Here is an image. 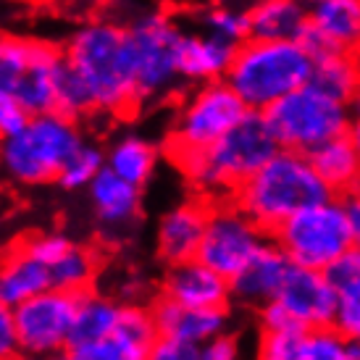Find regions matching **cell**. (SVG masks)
Returning a JSON list of instances; mask_svg holds the SVG:
<instances>
[{"label":"cell","instance_id":"d4e9b609","mask_svg":"<svg viewBox=\"0 0 360 360\" xmlns=\"http://www.w3.org/2000/svg\"><path fill=\"white\" fill-rule=\"evenodd\" d=\"M326 276L337 292L334 323L345 337L360 334V250L352 245L326 269Z\"/></svg>","mask_w":360,"mask_h":360},{"label":"cell","instance_id":"52a82bcc","mask_svg":"<svg viewBox=\"0 0 360 360\" xmlns=\"http://www.w3.org/2000/svg\"><path fill=\"white\" fill-rule=\"evenodd\" d=\"M184 30L166 11L142 13L127 24L131 66L140 103H153L179 90V45Z\"/></svg>","mask_w":360,"mask_h":360},{"label":"cell","instance_id":"30bf717a","mask_svg":"<svg viewBox=\"0 0 360 360\" xmlns=\"http://www.w3.org/2000/svg\"><path fill=\"white\" fill-rule=\"evenodd\" d=\"M248 110L250 108L242 103L237 92L231 90V84L226 79L198 84L181 101L176 116L171 121L169 140H166L169 158L210 148L226 131L234 129L245 119Z\"/></svg>","mask_w":360,"mask_h":360},{"label":"cell","instance_id":"4316f807","mask_svg":"<svg viewBox=\"0 0 360 360\" xmlns=\"http://www.w3.org/2000/svg\"><path fill=\"white\" fill-rule=\"evenodd\" d=\"M310 84L337 101L350 103L360 87V53L326 51L316 56Z\"/></svg>","mask_w":360,"mask_h":360},{"label":"cell","instance_id":"3957f363","mask_svg":"<svg viewBox=\"0 0 360 360\" xmlns=\"http://www.w3.org/2000/svg\"><path fill=\"white\" fill-rule=\"evenodd\" d=\"M326 198H331V190L319 176L310 155L287 148H279L231 192V200L266 231H274L297 210Z\"/></svg>","mask_w":360,"mask_h":360},{"label":"cell","instance_id":"7402d4cb","mask_svg":"<svg viewBox=\"0 0 360 360\" xmlns=\"http://www.w3.org/2000/svg\"><path fill=\"white\" fill-rule=\"evenodd\" d=\"M87 195H90L92 210H95L98 221L110 226V229L129 226L131 221L140 216L142 187L121 179L119 174H113L108 166L90 181Z\"/></svg>","mask_w":360,"mask_h":360},{"label":"cell","instance_id":"7a4b0ae2","mask_svg":"<svg viewBox=\"0 0 360 360\" xmlns=\"http://www.w3.org/2000/svg\"><path fill=\"white\" fill-rule=\"evenodd\" d=\"M276 150L279 142L263 110H248L245 119L210 148L176 155L171 160L195 190L210 198H231V192L248 176H252Z\"/></svg>","mask_w":360,"mask_h":360},{"label":"cell","instance_id":"8fae6325","mask_svg":"<svg viewBox=\"0 0 360 360\" xmlns=\"http://www.w3.org/2000/svg\"><path fill=\"white\" fill-rule=\"evenodd\" d=\"M269 242L271 231L263 229L258 221H252L229 198L219 205H210L208 226L202 234L198 258L231 281Z\"/></svg>","mask_w":360,"mask_h":360},{"label":"cell","instance_id":"d590c367","mask_svg":"<svg viewBox=\"0 0 360 360\" xmlns=\"http://www.w3.org/2000/svg\"><path fill=\"white\" fill-rule=\"evenodd\" d=\"M19 355V337H16V313L8 302L0 300V360Z\"/></svg>","mask_w":360,"mask_h":360},{"label":"cell","instance_id":"83f0119b","mask_svg":"<svg viewBox=\"0 0 360 360\" xmlns=\"http://www.w3.org/2000/svg\"><path fill=\"white\" fill-rule=\"evenodd\" d=\"M158 158V148L140 134H124L105 150V166L137 187H145L153 179Z\"/></svg>","mask_w":360,"mask_h":360},{"label":"cell","instance_id":"277c9868","mask_svg":"<svg viewBox=\"0 0 360 360\" xmlns=\"http://www.w3.org/2000/svg\"><path fill=\"white\" fill-rule=\"evenodd\" d=\"M316 56L300 40L248 37L237 45L226 82L250 110H266L308 84Z\"/></svg>","mask_w":360,"mask_h":360},{"label":"cell","instance_id":"8d00e7d4","mask_svg":"<svg viewBox=\"0 0 360 360\" xmlns=\"http://www.w3.org/2000/svg\"><path fill=\"white\" fill-rule=\"evenodd\" d=\"M153 360H200V347L187 345V342L171 340V337H158L155 347L150 352Z\"/></svg>","mask_w":360,"mask_h":360},{"label":"cell","instance_id":"9a60e30c","mask_svg":"<svg viewBox=\"0 0 360 360\" xmlns=\"http://www.w3.org/2000/svg\"><path fill=\"white\" fill-rule=\"evenodd\" d=\"M160 295L192 308H229L231 281L200 258L171 263L160 281Z\"/></svg>","mask_w":360,"mask_h":360},{"label":"cell","instance_id":"7c38bea8","mask_svg":"<svg viewBox=\"0 0 360 360\" xmlns=\"http://www.w3.org/2000/svg\"><path fill=\"white\" fill-rule=\"evenodd\" d=\"M79 300L82 292L51 287L16 305L13 313H16L19 355H27V358L66 355Z\"/></svg>","mask_w":360,"mask_h":360},{"label":"cell","instance_id":"7bdbcfd3","mask_svg":"<svg viewBox=\"0 0 360 360\" xmlns=\"http://www.w3.org/2000/svg\"><path fill=\"white\" fill-rule=\"evenodd\" d=\"M219 3H221V0H219ZM224 3H231V0H224Z\"/></svg>","mask_w":360,"mask_h":360},{"label":"cell","instance_id":"f6af8a7d","mask_svg":"<svg viewBox=\"0 0 360 360\" xmlns=\"http://www.w3.org/2000/svg\"><path fill=\"white\" fill-rule=\"evenodd\" d=\"M305 3H310V0H305Z\"/></svg>","mask_w":360,"mask_h":360},{"label":"cell","instance_id":"e0dca14e","mask_svg":"<svg viewBox=\"0 0 360 360\" xmlns=\"http://www.w3.org/2000/svg\"><path fill=\"white\" fill-rule=\"evenodd\" d=\"M292 260L271 240L245 269L231 279V300L245 308H263L266 302L279 297L281 287L287 281Z\"/></svg>","mask_w":360,"mask_h":360},{"label":"cell","instance_id":"60d3db41","mask_svg":"<svg viewBox=\"0 0 360 360\" xmlns=\"http://www.w3.org/2000/svg\"><path fill=\"white\" fill-rule=\"evenodd\" d=\"M350 108H352V113H360V87H358V92H355V98L350 101Z\"/></svg>","mask_w":360,"mask_h":360},{"label":"cell","instance_id":"ee69618b","mask_svg":"<svg viewBox=\"0 0 360 360\" xmlns=\"http://www.w3.org/2000/svg\"><path fill=\"white\" fill-rule=\"evenodd\" d=\"M355 340H358V342H360V334H358V337H355Z\"/></svg>","mask_w":360,"mask_h":360},{"label":"cell","instance_id":"f1b7e54d","mask_svg":"<svg viewBox=\"0 0 360 360\" xmlns=\"http://www.w3.org/2000/svg\"><path fill=\"white\" fill-rule=\"evenodd\" d=\"M95 274H98V258L90 248H84L79 242H74L51 266L53 287H58V290L87 292Z\"/></svg>","mask_w":360,"mask_h":360},{"label":"cell","instance_id":"cb8c5ba5","mask_svg":"<svg viewBox=\"0 0 360 360\" xmlns=\"http://www.w3.org/2000/svg\"><path fill=\"white\" fill-rule=\"evenodd\" d=\"M250 37L260 40H300L308 24L305 0H252L248 6Z\"/></svg>","mask_w":360,"mask_h":360},{"label":"cell","instance_id":"ffe728a7","mask_svg":"<svg viewBox=\"0 0 360 360\" xmlns=\"http://www.w3.org/2000/svg\"><path fill=\"white\" fill-rule=\"evenodd\" d=\"M121 308L124 302H116L113 297H103L95 295L92 290L82 292L79 308H77V319H74V329L69 337V347L63 358L71 360H87L90 352L105 342L119 326Z\"/></svg>","mask_w":360,"mask_h":360},{"label":"cell","instance_id":"4fadbf2b","mask_svg":"<svg viewBox=\"0 0 360 360\" xmlns=\"http://www.w3.org/2000/svg\"><path fill=\"white\" fill-rule=\"evenodd\" d=\"M300 42L313 56L326 51L360 53V0H310Z\"/></svg>","mask_w":360,"mask_h":360},{"label":"cell","instance_id":"6da1fadb","mask_svg":"<svg viewBox=\"0 0 360 360\" xmlns=\"http://www.w3.org/2000/svg\"><path fill=\"white\" fill-rule=\"evenodd\" d=\"M63 56L92 95L95 113H129L140 105L127 27L87 21L66 40Z\"/></svg>","mask_w":360,"mask_h":360},{"label":"cell","instance_id":"b9f144b4","mask_svg":"<svg viewBox=\"0 0 360 360\" xmlns=\"http://www.w3.org/2000/svg\"><path fill=\"white\" fill-rule=\"evenodd\" d=\"M0 3H27V0H0Z\"/></svg>","mask_w":360,"mask_h":360},{"label":"cell","instance_id":"8992f818","mask_svg":"<svg viewBox=\"0 0 360 360\" xmlns=\"http://www.w3.org/2000/svg\"><path fill=\"white\" fill-rule=\"evenodd\" d=\"M263 116L279 148L310 155L323 142L347 134L352 108L350 103L337 101L308 82L263 110Z\"/></svg>","mask_w":360,"mask_h":360},{"label":"cell","instance_id":"ba28073f","mask_svg":"<svg viewBox=\"0 0 360 360\" xmlns=\"http://www.w3.org/2000/svg\"><path fill=\"white\" fill-rule=\"evenodd\" d=\"M63 66L66 56L58 45L8 32L0 34V87L13 92L30 113L56 110Z\"/></svg>","mask_w":360,"mask_h":360},{"label":"cell","instance_id":"5b68a950","mask_svg":"<svg viewBox=\"0 0 360 360\" xmlns=\"http://www.w3.org/2000/svg\"><path fill=\"white\" fill-rule=\"evenodd\" d=\"M82 140L77 119L60 110L32 113L16 134L0 140V179L21 187L51 184Z\"/></svg>","mask_w":360,"mask_h":360},{"label":"cell","instance_id":"603a6c76","mask_svg":"<svg viewBox=\"0 0 360 360\" xmlns=\"http://www.w3.org/2000/svg\"><path fill=\"white\" fill-rule=\"evenodd\" d=\"M51 287V269L37 255H32L24 248V242L0 258V300L8 302L11 308H16L24 300H30Z\"/></svg>","mask_w":360,"mask_h":360},{"label":"cell","instance_id":"2e32d148","mask_svg":"<svg viewBox=\"0 0 360 360\" xmlns=\"http://www.w3.org/2000/svg\"><path fill=\"white\" fill-rule=\"evenodd\" d=\"M210 205L202 200H184L169 208L158 221L155 229V248L163 263H181L198 258L202 234L208 226Z\"/></svg>","mask_w":360,"mask_h":360},{"label":"cell","instance_id":"f35d334b","mask_svg":"<svg viewBox=\"0 0 360 360\" xmlns=\"http://www.w3.org/2000/svg\"><path fill=\"white\" fill-rule=\"evenodd\" d=\"M342 205H345V213H347L352 245L360 250V187L358 190L347 192V195H342Z\"/></svg>","mask_w":360,"mask_h":360},{"label":"cell","instance_id":"4dcf8cb0","mask_svg":"<svg viewBox=\"0 0 360 360\" xmlns=\"http://www.w3.org/2000/svg\"><path fill=\"white\" fill-rule=\"evenodd\" d=\"M105 169V150L101 145H92V142L82 140L74 153H71L63 169H60L56 184H60L63 190H87L90 181Z\"/></svg>","mask_w":360,"mask_h":360},{"label":"cell","instance_id":"d6986e66","mask_svg":"<svg viewBox=\"0 0 360 360\" xmlns=\"http://www.w3.org/2000/svg\"><path fill=\"white\" fill-rule=\"evenodd\" d=\"M158 337L160 331L155 326L153 310L127 302L121 308L119 326L113 329L108 340L101 342L90 352L87 360H145L150 358Z\"/></svg>","mask_w":360,"mask_h":360},{"label":"cell","instance_id":"d6a6232c","mask_svg":"<svg viewBox=\"0 0 360 360\" xmlns=\"http://www.w3.org/2000/svg\"><path fill=\"white\" fill-rule=\"evenodd\" d=\"M350 337H345L337 326H316L302 337L300 360H347Z\"/></svg>","mask_w":360,"mask_h":360},{"label":"cell","instance_id":"1f68e13d","mask_svg":"<svg viewBox=\"0 0 360 360\" xmlns=\"http://www.w3.org/2000/svg\"><path fill=\"white\" fill-rule=\"evenodd\" d=\"M305 331H308V326H302L300 321H290V323L274 326V329H260L258 358H263V360H300Z\"/></svg>","mask_w":360,"mask_h":360},{"label":"cell","instance_id":"836d02e7","mask_svg":"<svg viewBox=\"0 0 360 360\" xmlns=\"http://www.w3.org/2000/svg\"><path fill=\"white\" fill-rule=\"evenodd\" d=\"M56 110H60L63 116L69 119H84L95 113V103H92V95L87 92L84 82L69 69V63L63 66L58 77V98H56Z\"/></svg>","mask_w":360,"mask_h":360},{"label":"cell","instance_id":"74e56055","mask_svg":"<svg viewBox=\"0 0 360 360\" xmlns=\"http://www.w3.org/2000/svg\"><path fill=\"white\" fill-rule=\"evenodd\" d=\"M240 358V342L229 331H221L210 337L200 347V360H234Z\"/></svg>","mask_w":360,"mask_h":360},{"label":"cell","instance_id":"484cf974","mask_svg":"<svg viewBox=\"0 0 360 360\" xmlns=\"http://www.w3.org/2000/svg\"><path fill=\"white\" fill-rule=\"evenodd\" d=\"M310 160L321 179L326 181L331 195L342 198L360 187V155L347 134L323 142L321 148L310 153Z\"/></svg>","mask_w":360,"mask_h":360},{"label":"cell","instance_id":"f546056e","mask_svg":"<svg viewBox=\"0 0 360 360\" xmlns=\"http://www.w3.org/2000/svg\"><path fill=\"white\" fill-rule=\"evenodd\" d=\"M200 30L219 37V40L229 42V45H242L250 37V19H248V8L234 6V3H224L216 0L213 6L200 13Z\"/></svg>","mask_w":360,"mask_h":360},{"label":"cell","instance_id":"e575fe53","mask_svg":"<svg viewBox=\"0 0 360 360\" xmlns=\"http://www.w3.org/2000/svg\"><path fill=\"white\" fill-rule=\"evenodd\" d=\"M30 110L27 105L13 95L11 90L0 87V140H6L30 121Z\"/></svg>","mask_w":360,"mask_h":360},{"label":"cell","instance_id":"ab89813d","mask_svg":"<svg viewBox=\"0 0 360 360\" xmlns=\"http://www.w3.org/2000/svg\"><path fill=\"white\" fill-rule=\"evenodd\" d=\"M347 137L350 142L355 145V150L360 155V113H352V121H350V129H347Z\"/></svg>","mask_w":360,"mask_h":360},{"label":"cell","instance_id":"5bb4252c","mask_svg":"<svg viewBox=\"0 0 360 360\" xmlns=\"http://www.w3.org/2000/svg\"><path fill=\"white\" fill-rule=\"evenodd\" d=\"M276 300L292 313V319L302 326H331L334 323V308H337V292L326 276V271L295 266L292 263L287 281L281 287Z\"/></svg>","mask_w":360,"mask_h":360},{"label":"cell","instance_id":"44dd1931","mask_svg":"<svg viewBox=\"0 0 360 360\" xmlns=\"http://www.w3.org/2000/svg\"><path fill=\"white\" fill-rule=\"evenodd\" d=\"M237 48L213 37L208 32H184L179 45V71L181 79L190 84L226 79Z\"/></svg>","mask_w":360,"mask_h":360},{"label":"cell","instance_id":"9c48e42d","mask_svg":"<svg viewBox=\"0 0 360 360\" xmlns=\"http://www.w3.org/2000/svg\"><path fill=\"white\" fill-rule=\"evenodd\" d=\"M271 240L287 252V258L295 266L326 271L342 252L352 248L350 224L342 198L331 195L326 200L297 210L271 231Z\"/></svg>","mask_w":360,"mask_h":360},{"label":"cell","instance_id":"ac0fdd59","mask_svg":"<svg viewBox=\"0 0 360 360\" xmlns=\"http://www.w3.org/2000/svg\"><path fill=\"white\" fill-rule=\"evenodd\" d=\"M153 319L160 337L187 342L202 347L210 337H216L229 326V308H192L160 295L153 302Z\"/></svg>","mask_w":360,"mask_h":360}]
</instances>
